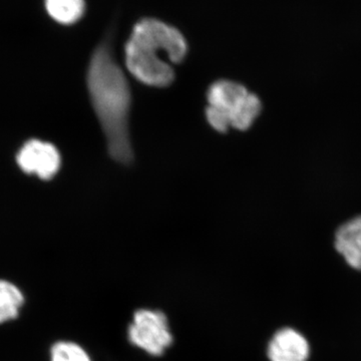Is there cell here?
Masks as SVG:
<instances>
[{"label": "cell", "instance_id": "obj_1", "mask_svg": "<svg viewBox=\"0 0 361 361\" xmlns=\"http://www.w3.org/2000/svg\"><path fill=\"white\" fill-rule=\"evenodd\" d=\"M111 42V37H106L92 54L87 70V90L103 128L109 154L118 163L128 166L134 161L129 126L132 94Z\"/></svg>", "mask_w": 361, "mask_h": 361}, {"label": "cell", "instance_id": "obj_2", "mask_svg": "<svg viewBox=\"0 0 361 361\" xmlns=\"http://www.w3.org/2000/svg\"><path fill=\"white\" fill-rule=\"evenodd\" d=\"M187 51L186 39L177 28L155 18H144L135 23L126 44V66L142 84L167 87L174 82L175 71L163 56L180 63Z\"/></svg>", "mask_w": 361, "mask_h": 361}, {"label": "cell", "instance_id": "obj_3", "mask_svg": "<svg viewBox=\"0 0 361 361\" xmlns=\"http://www.w3.org/2000/svg\"><path fill=\"white\" fill-rule=\"evenodd\" d=\"M206 118L214 130L226 133L230 128L246 130L262 110L256 94L231 80H218L209 87Z\"/></svg>", "mask_w": 361, "mask_h": 361}, {"label": "cell", "instance_id": "obj_4", "mask_svg": "<svg viewBox=\"0 0 361 361\" xmlns=\"http://www.w3.org/2000/svg\"><path fill=\"white\" fill-rule=\"evenodd\" d=\"M129 339L149 355H161L172 343L173 336L163 313L142 310L135 313L130 325Z\"/></svg>", "mask_w": 361, "mask_h": 361}, {"label": "cell", "instance_id": "obj_5", "mask_svg": "<svg viewBox=\"0 0 361 361\" xmlns=\"http://www.w3.org/2000/svg\"><path fill=\"white\" fill-rule=\"evenodd\" d=\"M18 163L25 172L35 173L42 179L49 180L58 173L61 157L56 147L33 140L20 149Z\"/></svg>", "mask_w": 361, "mask_h": 361}, {"label": "cell", "instance_id": "obj_6", "mask_svg": "<svg viewBox=\"0 0 361 361\" xmlns=\"http://www.w3.org/2000/svg\"><path fill=\"white\" fill-rule=\"evenodd\" d=\"M310 353L305 337L292 329H280L268 344L270 361H307Z\"/></svg>", "mask_w": 361, "mask_h": 361}, {"label": "cell", "instance_id": "obj_7", "mask_svg": "<svg viewBox=\"0 0 361 361\" xmlns=\"http://www.w3.org/2000/svg\"><path fill=\"white\" fill-rule=\"evenodd\" d=\"M336 248L349 266L361 271V216L337 230Z\"/></svg>", "mask_w": 361, "mask_h": 361}, {"label": "cell", "instance_id": "obj_8", "mask_svg": "<svg viewBox=\"0 0 361 361\" xmlns=\"http://www.w3.org/2000/svg\"><path fill=\"white\" fill-rule=\"evenodd\" d=\"M44 6L52 20L61 25H73L84 16L85 0H44Z\"/></svg>", "mask_w": 361, "mask_h": 361}, {"label": "cell", "instance_id": "obj_9", "mask_svg": "<svg viewBox=\"0 0 361 361\" xmlns=\"http://www.w3.org/2000/svg\"><path fill=\"white\" fill-rule=\"evenodd\" d=\"M25 297L20 289L6 280H0V323L18 317Z\"/></svg>", "mask_w": 361, "mask_h": 361}, {"label": "cell", "instance_id": "obj_10", "mask_svg": "<svg viewBox=\"0 0 361 361\" xmlns=\"http://www.w3.org/2000/svg\"><path fill=\"white\" fill-rule=\"evenodd\" d=\"M51 361H90L84 349L73 342H58L51 348Z\"/></svg>", "mask_w": 361, "mask_h": 361}]
</instances>
